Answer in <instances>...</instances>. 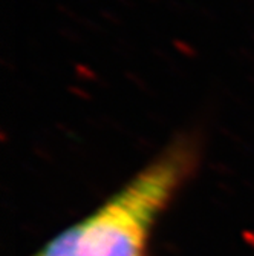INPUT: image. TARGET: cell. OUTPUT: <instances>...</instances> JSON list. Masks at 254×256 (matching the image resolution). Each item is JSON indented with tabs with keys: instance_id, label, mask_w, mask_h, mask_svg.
Returning a JSON list of instances; mask_svg holds the SVG:
<instances>
[{
	"instance_id": "cell-1",
	"label": "cell",
	"mask_w": 254,
	"mask_h": 256,
	"mask_svg": "<svg viewBox=\"0 0 254 256\" xmlns=\"http://www.w3.org/2000/svg\"><path fill=\"white\" fill-rule=\"evenodd\" d=\"M193 160L190 146L170 148L34 256H147L152 228L189 175Z\"/></svg>"
}]
</instances>
